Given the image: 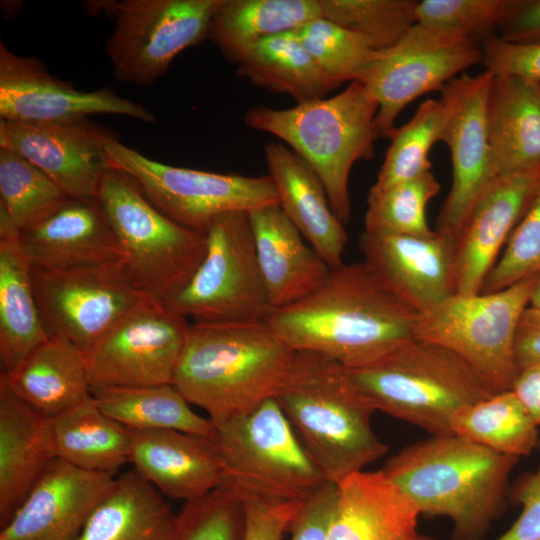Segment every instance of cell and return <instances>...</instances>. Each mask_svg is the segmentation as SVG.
Returning <instances> with one entry per match:
<instances>
[{"instance_id": "cell-1", "label": "cell", "mask_w": 540, "mask_h": 540, "mask_svg": "<svg viewBox=\"0 0 540 540\" xmlns=\"http://www.w3.org/2000/svg\"><path fill=\"white\" fill-rule=\"evenodd\" d=\"M418 315L363 260L331 269L314 292L272 310L264 322L292 350L318 352L351 369L413 339Z\"/></svg>"}, {"instance_id": "cell-2", "label": "cell", "mask_w": 540, "mask_h": 540, "mask_svg": "<svg viewBox=\"0 0 540 540\" xmlns=\"http://www.w3.org/2000/svg\"><path fill=\"white\" fill-rule=\"evenodd\" d=\"M274 398L328 482L338 484L388 451L371 426L375 406L347 368L324 354L295 351Z\"/></svg>"}, {"instance_id": "cell-3", "label": "cell", "mask_w": 540, "mask_h": 540, "mask_svg": "<svg viewBox=\"0 0 540 540\" xmlns=\"http://www.w3.org/2000/svg\"><path fill=\"white\" fill-rule=\"evenodd\" d=\"M518 461L455 434L431 435L402 449L381 470L421 516L448 518L454 540H482Z\"/></svg>"}, {"instance_id": "cell-4", "label": "cell", "mask_w": 540, "mask_h": 540, "mask_svg": "<svg viewBox=\"0 0 540 540\" xmlns=\"http://www.w3.org/2000/svg\"><path fill=\"white\" fill-rule=\"evenodd\" d=\"M294 354L265 322L192 323L173 385L217 425L274 398Z\"/></svg>"}, {"instance_id": "cell-5", "label": "cell", "mask_w": 540, "mask_h": 540, "mask_svg": "<svg viewBox=\"0 0 540 540\" xmlns=\"http://www.w3.org/2000/svg\"><path fill=\"white\" fill-rule=\"evenodd\" d=\"M377 111L368 89L353 81L330 98L283 109L254 106L244 122L283 140L304 159L321 179L334 214L346 224L352 214L350 172L357 161L374 157Z\"/></svg>"}, {"instance_id": "cell-6", "label": "cell", "mask_w": 540, "mask_h": 540, "mask_svg": "<svg viewBox=\"0 0 540 540\" xmlns=\"http://www.w3.org/2000/svg\"><path fill=\"white\" fill-rule=\"evenodd\" d=\"M347 371L377 411L432 436L453 434L451 421L459 410L497 393L457 354L417 338Z\"/></svg>"}, {"instance_id": "cell-7", "label": "cell", "mask_w": 540, "mask_h": 540, "mask_svg": "<svg viewBox=\"0 0 540 540\" xmlns=\"http://www.w3.org/2000/svg\"><path fill=\"white\" fill-rule=\"evenodd\" d=\"M98 198L136 286L161 302L171 301L200 265L206 251L205 234L162 213L137 183L116 167L105 171Z\"/></svg>"}, {"instance_id": "cell-8", "label": "cell", "mask_w": 540, "mask_h": 540, "mask_svg": "<svg viewBox=\"0 0 540 540\" xmlns=\"http://www.w3.org/2000/svg\"><path fill=\"white\" fill-rule=\"evenodd\" d=\"M224 483L242 501L303 502L328 482L275 398L215 425Z\"/></svg>"}, {"instance_id": "cell-9", "label": "cell", "mask_w": 540, "mask_h": 540, "mask_svg": "<svg viewBox=\"0 0 540 540\" xmlns=\"http://www.w3.org/2000/svg\"><path fill=\"white\" fill-rule=\"evenodd\" d=\"M536 277L495 292L453 294L419 313L414 338L451 350L496 392L511 390L520 371L516 333Z\"/></svg>"}, {"instance_id": "cell-10", "label": "cell", "mask_w": 540, "mask_h": 540, "mask_svg": "<svg viewBox=\"0 0 540 540\" xmlns=\"http://www.w3.org/2000/svg\"><path fill=\"white\" fill-rule=\"evenodd\" d=\"M205 255L168 304L193 323L264 322L272 312L259 267L249 212L220 215L205 231Z\"/></svg>"}, {"instance_id": "cell-11", "label": "cell", "mask_w": 540, "mask_h": 540, "mask_svg": "<svg viewBox=\"0 0 540 540\" xmlns=\"http://www.w3.org/2000/svg\"><path fill=\"white\" fill-rule=\"evenodd\" d=\"M102 143L111 166L126 172L162 213L189 229L205 233L222 214L279 204L268 174L250 177L171 166L148 158L107 131Z\"/></svg>"}, {"instance_id": "cell-12", "label": "cell", "mask_w": 540, "mask_h": 540, "mask_svg": "<svg viewBox=\"0 0 540 540\" xmlns=\"http://www.w3.org/2000/svg\"><path fill=\"white\" fill-rule=\"evenodd\" d=\"M482 59L480 42L418 22L394 46L375 51L356 81L378 104L379 138L391 139L395 121L408 104L431 91L441 92L450 80Z\"/></svg>"}, {"instance_id": "cell-13", "label": "cell", "mask_w": 540, "mask_h": 540, "mask_svg": "<svg viewBox=\"0 0 540 540\" xmlns=\"http://www.w3.org/2000/svg\"><path fill=\"white\" fill-rule=\"evenodd\" d=\"M222 0L114 1L115 26L106 53L116 80L148 86L185 49L208 37Z\"/></svg>"}, {"instance_id": "cell-14", "label": "cell", "mask_w": 540, "mask_h": 540, "mask_svg": "<svg viewBox=\"0 0 540 540\" xmlns=\"http://www.w3.org/2000/svg\"><path fill=\"white\" fill-rule=\"evenodd\" d=\"M189 326L184 315L146 295L85 354L90 387L173 384Z\"/></svg>"}, {"instance_id": "cell-15", "label": "cell", "mask_w": 540, "mask_h": 540, "mask_svg": "<svg viewBox=\"0 0 540 540\" xmlns=\"http://www.w3.org/2000/svg\"><path fill=\"white\" fill-rule=\"evenodd\" d=\"M32 282L47 336L69 339L84 355L147 295L124 262L64 271L32 267Z\"/></svg>"}, {"instance_id": "cell-16", "label": "cell", "mask_w": 540, "mask_h": 540, "mask_svg": "<svg viewBox=\"0 0 540 540\" xmlns=\"http://www.w3.org/2000/svg\"><path fill=\"white\" fill-rule=\"evenodd\" d=\"M493 75L462 73L441 91L444 122L440 141L451 154L452 184L435 230L456 239L469 211L498 177L488 128V98Z\"/></svg>"}, {"instance_id": "cell-17", "label": "cell", "mask_w": 540, "mask_h": 540, "mask_svg": "<svg viewBox=\"0 0 540 540\" xmlns=\"http://www.w3.org/2000/svg\"><path fill=\"white\" fill-rule=\"evenodd\" d=\"M115 114L146 123L156 116L111 87L82 91L52 75L35 57L18 56L0 43V119L22 123H77Z\"/></svg>"}, {"instance_id": "cell-18", "label": "cell", "mask_w": 540, "mask_h": 540, "mask_svg": "<svg viewBox=\"0 0 540 540\" xmlns=\"http://www.w3.org/2000/svg\"><path fill=\"white\" fill-rule=\"evenodd\" d=\"M104 130L89 120L77 123H22L0 120V147L23 156L71 198L98 197L111 167Z\"/></svg>"}, {"instance_id": "cell-19", "label": "cell", "mask_w": 540, "mask_h": 540, "mask_svg": "<svg viewBox=\"0 0 540 540\" xmlns=\"http://www.w3.org/2000/svg\"><path fill=\"white\" fill-rule=\"evenodd\" d=\"M540 185V168L498 176L455 239V294H477Z\"/></svg>"}, {"instance_id": "cell-20", "label": "cell", "mask_w": 540, "mask_h": 540, "mask_svg": "<svg viewBox=\"0 0 540 540\" xmlns=\"http://www.w3.org/2000/svg\"><path fill=\"white\" fill-rule=\"evenodd\" d=\"M114 479L56 458L1 527L0 540H76Z\"/></svg>"}, {"instance_id": "cell-21", "label": "cell", "mask_w": 540, "mask_h": 540, "mask_svg": "<svg viewBox=\"0 0 540 540\" xmlns=\"http://www.w3.org/2000/svg\"><path fill=\"white\" fill-rule=\"evenodd\" d=\"M358 246L364 261L419 313L455 294V238L448 234L363 231Z\"/></svg>"}, {"instance_id": "cell-22", "label": "cell", "mask_w": 540, "mask_h": 540, "mask_svg": "<svg viewBox=\"0 0 540 540\" xmlns=\"http://www.w3.org/2000/svg\"><path fill=\"white\" fill-rule=\"evenodd\" d=\"M32 267L64 271L124 262L125 256L98 197L71 198L50 218L19 233Z\"/></svg>"}, {"instance_id": "cell-23", "label": "cell", "mask_w": 540, "mask_h": 540, "mask_svg": "<svg viewBox=\"0 0 540 540\" xmlns=\"http://www.w3.org/2000/svg\"><path fill=\"white\" fill-rule=\"evenodd\" d=\"M131 431L130 462L161 494L188 502L223 485L213 440L169 429Z\"/></svg>"}, {"instance_id": "cell-24", "label": "cell", "mask_w": 540, "mask_h": 540, "mask_svg": "<svg viewBox=\"0 0 540 540\" xmlns=\"http://www.w3.org/2000/svg\"><path fill=\"white\" fill-rule=\"evenodd\" d=\"M259 267L272 309L292 305L327 279L328 264L308 244L279 204L249 212Z\"/></svg>"}, {"instance_id": "cell-25", "label": "cell", "mask_w": 540, "mask_h": 540, "mask_svg": "<svg viewBox=\"0 0 540 540\" xmlns=\"http://www.w3.org/2000/svg\"><path fill=\"white\" fill-rule=\"evenodd\" d=\"M264 154L283 212L331 269L344 264L348 235L319 176L281 143H267Z\"/></svg>"}, {"instance_id": "cell-26", "label": "cell", "mask_w": 540, "mask_h": 540, "mask_svg": "<svg viewBox=\"0 0 540 540\" xmlns=\"http://www.w3.org/2000/svg\"><path fill=\"white\" fill-rule=\"evenodd\" d=\"M57 458L48 419L18 398L0 375V527Z\"/></svg>"}, {"instance_id": "cell-27", "label": "cell", "mask_w": 540, "mask_h": 540, "mask_svg": "<svg viewBox=\"0 0 540 540\" xmlns=\"http://www.w3.org/2000/svg\"><path fill=\"white\" fill-rule=\"evenodd\" d=\"M327 540H415L421 516L382 470L359 471L337 484Z\"/></svg>"}, {"instance_id": "cell-28", "label": "cell", "mask_w": 540, "mask_h": 540, "mask_svg": "<svg viewBox=\"0 0 540 540\" xmlns=\"http://www.w3.org/2000/svg\"><path fill=\"white\" fill-rule=\"evenodd\" d=\"M487 110L497 175L539 169L540 82L493 75Z\"/></svg>"}, {"instance_id": "cell-29", "label": "cell", "mask_w": 540, "mask_h": 540, "mask_svg": "<svg viewBox=\"0 0 540 540\" xmlns=\"http://www.w3.org/2000/svg\"><path fill=\"white\" fill-rule=\"evenodd\" d=\"M14 394L48 419L91 396L85 355L67 338L48 337L11 373Z\"/></svg>"}, {"instance_id": "cell-30", "label": "cell", "mask_w": 540, "mask_h": 540, "mask_svg": "<svg viewBox=\"0 0 540 540\" xmlns=\"http://www.w3.org/2000/svg\"><path fill=\"white\" fill-rule=\"evenodd\" d=\"M176 514L135 469L114 479L76 540H170Z\"/></svg>"}, {"instance_id": "cell-31", "label": "cell", "mask_w": 540, "mask_h": 540, "mask_svg": "<svg viewBox=\"0 0 540 540\" xmlns=\"http://www.w3.org/2000/svg\"><path fill=\"white\" fill-rule=\"evenodd\" d=\"M48 336L32 282V265L18 237L0 238V361L13 372Z\"/></svg>"}, {"instance_id": "cell-32", "label": "cell", "mask_w": 540, "mask_h": 540, "mask_svg": "<svg viewBox=\"0 0 540 540\" xmlns=\"http://www.w3.org/2000/svg\"><path fill=\"white\" fill-rule=\"evenodd\" d=\"M252 84L291 96L296 103L325 98L337 87L318 67L295 31L265 38L233 61Z\"/></svg>"}, {"instance_id": "cell-33", "label": "cell", "mask_w": 540, "mask_h": 540, "mask_svg": "<svg viewBox=\"0 0 540 540\" xmlns=\"http://www.w3.org/2000/svg\"><path fill=\"white\" fill-rule=\"evenodd\" d=\"M58 459L77 468L113 474L130 462L132 431L106 415L92 396L51 419Z\"/></svg>"}, {"instance_id": "cell-34", "label": "cell", "mask_w": 540, "mask_h": 540, "mask_svg": "<svg viewBox=\"0 0 540 540\" xmlns=\"http://www.w3.org/2000/svg\"><path fill=\"white\" fill-rule=\"evenodd\" d=\"M322 17L319 0H222L208 37L231 61L249 46Z\"/></svg>"}, {"instance_id": "cell-35", "label": "cell", "mask_w": 540, "mask_h": 540, "mask_svg": "<svg viewBox=\"0 0 540 540\" xmlns=\"http://www.w3.org/2000/svg\"><path fill=\"white\" fill-rule=\"evenodd\" d=\"M97 406L131 430H177L215 440L217 431L209 418L195 413L173 385L128 388H91Z\"/></svg>"}, {"instance_id": "cell-36", "label": "cell", "mask_w": 540, "mask_h": 540, "mask_svg": "<svg viewBox=\"0 0 540 540\" xmlns=\"http://www.w3.org/2000/svg\"><path fill=\"white\" fill-rule=\"evenodd\" d=\"M453 434L501 454L520 458L538 447V426L512 390L501 391L459 410Z\"/></svg>"}, {"instance_id": "cell-37", "label": "cell", "mask_w": 540, "mask_h": 540, "mask_svg": "<svg viewBox=\"0 0 540 540\" xmlns=\"http://www.w3.org/2000/svg\"><path fill=\"white\" fill-rule=\"evenodd\" d=\"M69 197L23 156L0 147V205L21 231L55 214Z\"/></svg>"}, {"instance_id": "cell-38", "label": "cell", "mask_w": 540, "mask_h": 540, "mask_svg": "<svg viewBox=\"0 0 540 540\" xmlns=\"http://www.w3.org/2000/svg\"><path fill=\"white\" fill-rule=\"evenodd\" d=\"M443 122L441 99L422 102L413 117L397 127L391 137V144L371 189L383 190L431 171L428 155L432 146L440 141Z\"/></svg>"}, {"instance_id": "cell-39", "label": "cell", "mask_w": 540, "mask_h": 540, "mask_svg": "<svg viewBox=\"0 0 540 540\" xmlns=\"http://www.w3.org/2000/svg\"><path fill=\"white\" fill-rule=\"evenodd\" d=\"M441 185L432 171L383 190L370 188L364 217V231L376 234L428 235V202Z\"/></svg>"}, {"instance_id": "cell-40", "label": "cell", "mask_w": 540, "mask_h": 540, "mask_svg": "<svg viewBox=\"0 0 540 540\" xmlns=\"http://www.w3.org/2000/svg\"><path fill=\"white\" fill-rule=\"evenodd\" d=\"M419 0H319L322 17L363 36L374 51L394 46L417 23Z\"/></svg>"}, {"instance_id": "cell-41", "label": "cell", "mask_w": 540, "mask_h": 540, "mask_svg": "<svg viewBox=\"0 0 540 540\" xmlns=\"http://www.w3.org/2000/svg\"><path fill=\"white\" fill-rule=\"evenodd\" d=\"M296 32L336 87L356 81L375 52L363 36L324 17L309 21Z\"/></svg>"}, {"instance_id": "cell-42", "label": "cell", "mask_w": 540, "mask_h": 540, "mask_svg": "<svg viewBox=\"0 0 540 540\" xmlns=\"http://www.w3.org/2000/svg\"><path fill=\"white\" fill-rule=\"evenodd\" d=\"M246 514L240 498L220 487L185 502L170 540H245Z\"/></svg>"}, {"instance_id": "cell-43", "label": "cell", "mask_w": 540, "mask_h": 540, "mask_svg": "<svg viewBox=\"0 0 540 540\" xmlns=\"http://www.w3.org/2000/svg\"><path fill=\"white\" fill-rule=\"evenodd\" d=\"M540 273V185L505 248L487 274L481 292L502 290Z\"/></svg>"}, {"instance_id": "cell-44", "label": "cell", "mask_w": 540, "mask_h": 540, "mask_svg": "<svg viewBox=\"0 0 540 540\" xmlns=\"http://www.w3.org/2000/svg\"><path fill=\"white\" fill-rule=\"evenodd\" d=\"M510 0H419L417 22L461 33L482 44L498 36Z\"/></svg>"}, {"instance_id": "cell-45", "label": "cell", "mask_w": 540, "mask_h": 540, "mask_svg": "<svg viewBox=\"0 0 540 540\" xmlns=\"http://www.w3.org/2000/svg\"><path fill=\"white\" fill-rule=\"evenodd\" d=\"M482 64L492 75H514L540 82V43L518 44L491 37L481 44Z\"/></svg>"}, {"instance_id": "cell-46", "label": "cell", "mask_w": 540, "mask_h": 540, "mask_svg": "<svg viewBox=\"0 0 540 540\" xmlns=\"http://www.w3.org/2000/svg\"><path fill=\"white\" fill-rule=\"evenodd\" d=\"M242 502L246 514L245 540H282L302 504L259 498Z\"/></svg>"}, {"instance_id": "cell-47", "label": "cell", "mask_w": 540, "mask_h": 540, "mask_svg": "<svg viewBox=\"0 0 540 540\" xmlns=\"http://www.w3.org/2000/svg\"><path fill=\"white\" fill-rule=\"evenodd\" d=\"M337 498V484L326 482L303 501L288 528L290 540H327Z\"/></svg>"}, {"instance_id": "cell-48", "label": "cell", "mask_w": 540, "mask_h": 540, "mask_svg": "<svg viewBox=\"0 0 540 540\" xmlns=\"http://www.w3.org/2000/svg\"><path fill=\"white\" fill-rule=\"evenodd\" d=\"M537 469L524 475L514 488V499L521 505L515 522L496 540H540V440Z\"/></svg>"}, {"instance_id": "cell-49", "label": "cell", "mask_w": 540, "mask_h": 540, "mask_svg": "<svg viewBox=\"0 0 540 540\" xmlns=\"http://www.w3.org/2000/svg\"><path fill=\"white\" fill-rule=\"evenodd\" d=\"M498 37L518 44L540 43V0H510Z\"/></svg>"}, {"instance_id": "cell-50", "label": "cell", "mask_w": 540, "mask_h": 540, "mask_svg": "<svg viewBox=\"0 0 540 540\" xmlns=\"http://www.w3.org/2000/svg\"><path fill=\"white\" fill-rule=\"evenodd\" d=\"M519 369L540 365V310L528 306L523 312L515 340Z\"/></svg>"}, {"instance_id": "cell-51", "label": "cell", "mask_w": 540, "mask_h": 540, "mask_svg": "<svg viewBox=\"0 0 540 540\" xmlns=\"http://www.w3.org/2000/svg\"><path fill=\"white\" fill-rule=\"evenodd\" d=\"M535 424L540 426V365L519 371L511 389Z\"/></svg>"}, {"instance_id": "cell-52", "label": "cell", "mask_w": 540, "mask_h": 540, "mask_svg": "<svg viewBox=\"0 0 540 540\" xmlns=\"http://www.w3.org/2000/svg\"><path fill=\"white\" fill-rule=\"evenodd\" d=\"M529 306L540 310V273L536 277L535 285L533 287Z\"/></svg>"}, {"instance_id": "cell-53", "label": "cell", "mask_w": 540, "mask_h": 540, "mask_svg": "<svg viewBox=\"0 0 540 540\" xmlns=\"http://www.w3.org/2000/svg\"><path fill=\"white\" fill-rule=\"evenodd\" d=\"M415 540H435V539L427 535L419 534Z\"/></svg>"}]
</instances>
